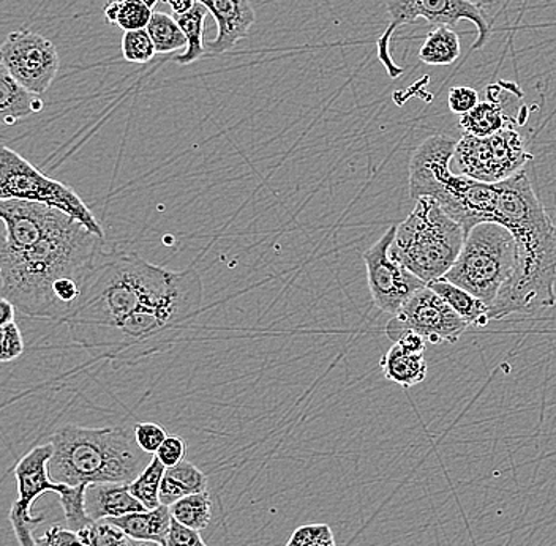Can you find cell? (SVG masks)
Instances as JSON below:
<instances>
[{"label":"cell","instance_id":"1","mask_svg":"<svg viewBox=\"0 0 556 546\" xmlns=\"http://www.w3.org/2000/svg\"><path fill=\"white\" fill-rule=\"evenodd\" d=\"M0 294L27 318L65 325L85 299L104 239L61 211L0 200Z\"/></svg>","mask_w":556,"mask_h":546},{"label":"cell","instance_id":"2","mask_svg":"<svg viewBox=\"0 0 556 546\" xmlns=\"http://www.w3.org/2000/svg\"><path fill=\"white\" fill-rule=\"evenodd\" d=\"M498 186L496 221L506 226L517 243V263L496 301L490 321L514 313H531L556 304V225L539 201L527 173Z\"/></svg>","mask_w":556,"mask_h":546},{"label":"cell","instance_id":"3","mask_svg":"<svg viewBox=\"0 0 556 546\" xmlns=\"http://www.w3.org/2000/svg\"><path fill=\"white\" fill-rule=\"evenodd\" d=\"M179 272L155 266L135 253L104 252L85 299L67 319L73 343L92 353L125 318L176 283Z\"/></svg>","mask_w":556,"mask_h":546},{"label":"cell","instance_id":"4","mask_svg":"<svg viewBox=\"0 0 556 546\" xmlns=\"http://www.w3.org/2000/svg\"><path fill=\"white\" fill-rule=\"evenodd\" d=\"M203 302L201 275L194 269L180 270L168 291L131 313L104 337L90 356L121 368L166 353L200 316Z\"/></svg>","mask_w":556,"mask_h":546},{"label":"cell","instance_id":"5","mask_svg":"<svg viewBox=\"0 0 556 546\" xmlns=\"http://www.w3.org/2000/svg\"><path fill=\"white\" fill-rule=\"evenodd\" d=\"M50 475L68 486L131 483L154 455L124 427L64 426L51 434Z\"/></svg>","mask_w":556,"mask_h":546},{"label":"cell","instance_id":"6","mask_svg":"<svg viewBox=\"0 0 556 546\" xmlns=\"http://www.w3.org/2000/svg\"><path fill=\"white\" fill-rule=\"evenodd\" d=\"M455 139L433 135L416 149L409 160V193L415 201L433 198L468 234L481 223H495L498 187L455 173Z\"/></svg>","mask_w":556,"mask_h":546},{"label":"cell","instance_id":"7","mask_svg":"<svg viewBox=\"0 0 556 546\" xmlns=\"http://www.w3.org/2000/svg\"><path fill=\"white\" fill-rule=\"evenodd\" d=\"M465 229L430 196L419 198L412 214L397 226L391 255L424 283L446 277L462 249Z\"/></svg>","mask_w":556,"mask_h":546},{"label":"cell","instance_id":"8","mask_svg":"<svg viewBox=\"0 0 556 546\" xmlns=\"http://www.w3.org/2000/svg\"><path fill=\"white\" fill-rule=\"evenodd\" d=\"M516 263L513 232L500 223H481L468 232L460 255L444 278L492 307L513 277Z\"/></svg>","mask_w":556,"mask_h":546},{"label":"cell","instance_id":"9","mask_svg":"<svg viewBox=\"0 0 556 546\" xmlns=\"http://www.w3.org/2000/svg\"><path fill=\"white\" fill-rule=\"evenodd\" d=\"M0 200L48 205L81 223L97 238L104 239L102 223L97 220L89 205L72 187L51 179L7 145L0 149Z\"/></svg>","mask_w":556,"mask_h":546},{"label":"cell","instance_id":"10","mask_svg":"<svg viewBox=\"0 0 556 546\" xmlns=\"http://www.w3.org/2000/svg\"><path fill=\"white\" fill-rule=\"evenodd\" d=\"M389 26L377 41L378 59L391 78H399L403 68L395 64L391 54V40L395 30L406 24H415L417 20H426L433 26H451L468 21L478 30L475 50L484 48L489 40V20L481 7L468 0H388Z\"/></svg>","mask_w":556,"mask_h":546},{"label":"cell","instance_id":"11","mask_svg":"<svg viewBox=\"0 0 556 546\" xmlns=\"http://www.w3.org/2000/svg\"><path fill=\"white\" fill-rule=\"evenodd\" d=\"M533 154L517 128H506L492 137L464 135L455 145L452 169L469 179L500 183L520 172Z\"/></svg>","mask_w":556,"mask_h":546},{"label":"cell","instance_id":"12","mask_svg":"<svg viewBox=\"0 0 556 546\" xmlns=\"http://www.w3.org/2000/svg\"><path fill=\"white\" fill-rule=\"evenodd\" d=\"M468 322L457 315L429 287L420 288L386 326V335L397 342L406 332H416L433 344L457 343L468 330Z\"/></svg>","mask_w":556,"mask_h":546},{"label":"cell","instance_id":"13","mask_svg":"<svg viewBox=\"0 0 556 546\" xmlns=\"http://www.w3.org/2000/svg\"><path fill=\"white\" fill-rule=\"evenodd\" d=\"M52 452L54 448L51 443L38 445L17 461V499L10 509V523L21 546H35L34 530L45 521V515H33L35 499L47 492L58 495L67 492L68 485L51 479Z\"/></svg>","mask_w":556,"mask_h":546},{"label":"cell","instance_id":"14","mask_svg":"<svg viewBox=\"0 0 556 546\" xmlns=\"http://www.w3.org/2000/svg\"><path fill=\"white\" fill-rule=\"evenodd\" d=\"M397 226H391L378 242L364 253L368 290L375 307L389 315H397L409 297L427 287L412 270L391 255Z\"/></svg>","mask_w":556,"mask_h":546},{"label":"cell","instance_id":"15","mask_svg":"<svg viewBox=\"0 0 556 546\" xmlns=\"http://www.w3.org/2000/svg\"><path fill=\"white\" fill-rule=\"evenodd\" d=\"M2 67L30 92L41 96L58 76V48L51 40L30 30L12 33L0 47Z\"/></svg>","mask_w":556,"mask_h":546},{"label":"cell","instance_id":"16","mask_svg":"<svg viewBox=\"0 0 556 546\" xmlns=\"http://www.w3.org/2000/svg\"><path fill=\"white\" fill-rule=\"evenodd\" d=\"M486 97L489 100L479 102L471 113L465 114L458 119L465 135L486 138L500 134L506 128H516L525 124V119L507 111V106L520 100L521 93L516 86L510 82L507 86V82L504 81L490 86L486 89Z\"/></svg>","mask_w":556,"mask_h":546},{"label":"cell","instance_id":"17","mask_svg":"<svg viewBox=\"0 0 556 546\" xmlns=\"http://www.w3.org/2000/svg\"><path fill=\"white\" fill-rule=\"evenodd\" d=\"M203 3L215 23L217 37L206 45V55H220L231 51L249 35L256 23L255 9L250 0H198Z\"/></svg>","mask_w":556,"mask_h":546},{"label":"cell","instance_id":"18","mask_svg":"<svg viewBox=\"0 0 556 546\" xmlns=\"http://www.w3.org/2000/svg\"><path fill=\"white\" fill-rule=\"evenodd\" d=\"M87 513L93 521L121 518L125 515L144 512L141 500L131 495L128 483H100L87 486Z\"/></svg>","mask_w":556,"mask_h":546},{"label":"cell","instance_id":"19","mask_svg":"<svg viewBox=\"0 0 556 546\" xmlns=\"http://www.w3.org/2000/svg\"><path fill=\"white\" fill-rule=\"evenodd\" d=\"M103 521L119 528L135 541L166 545L173 517L168 506H160L154 510H144V512L125 515V517L110 518V520Z\"/></svg>","mask_w":556,"mask_h":546},{"label":"cell","instance_id":"20","mask_svg":"<svg viewBox=\"0 0 556 546\" xmlns=\"http://www.w3.org/2000/svg\"><path fill=\"white\" fill-rule=\"evenodd\" d=\"M43 110L40 96L17 82L5 68L0 67V116L5 125H15L24 117Z\"/></svg>","mask_w":556,"mask_h":546},{"label":"cell","instance_id":"21","mask_svg":"<svg viewBox=\"0 0 556 546\" xmlns=\"http://www.w3.org/2000/svg\"><path fill=\"white\" fill-rule=\"evenodd\" d=\"M203 492H207L206 475L193 462L184 460L173 468H166L160 488V503L169 507L182 497Z\"/></svg>","mask_w":556,"mask_h":546},{"label":"cell","instance_id":"22","mask_svg":"<svg viewBox=\"0 0 556 546\" xmlns=\"http://www.w3.org/2000/svg\"><path fill=\"white\" fill-rule=\"evenodd\" d=\"M380 365L384 378L402 388H415L424 382L427 376V361L424 353H408L395 343L382 356Z\"/></svg>","mask_w":556,"mask_h":546},{"label":"cell","instance_id":"23","mask_svg":"<svg viewBox=\"0 0 556 546\" xmlns=\"http://www.w3.org/2000/svg\"><path fill=\"white\" fill-rule=\"evenodd\" d=\"M469 326L485 327L490 322V307L471 292L455 287L446 278L427 284Z\"/></svg>","mask_w":556,"mask_h":546},{"label":"cell","instance_id":"24","mask_svg":"<svg viewBox=\"0 0 556 546\" xmlns=\"http://www.w3.org/2000/svg\"><path fill=\"white\" fill-rule=\"evenodd\" d=\"M460 54V37L454 27L437 26L427 34L419 50V61L430 67H450Z\"/></svg>","mask_w":556,"mask_h":546},{"label":"cell","instance_id":"25","mask_svg":"<svg viewBox=\"0 0 556 546\" xmlns=\"http://www.w3.org/2000/svg\"><path fill=\"white\" fill-rule=\"evenodd\" d=\"M208 10L201 2H194L190 10L184 13H174V20L179 24L182 33L186 34L189 47L182 54L176 55L174 61L179 65H190L200 61L206 55V45H204V24Z\"/></svg>","mask_w":556,"mask_h":546},{"label":"cell","instance_id":"26","mask_svg":"<svg viewBox=\"0 0 556 546\" xmlns=\"http://www.w3.org/2000/svg\"><path fill=\"white\" fill-rule=\"evenodd\" d=\"M154 10L142 0H108L104 16L108 23L117 24L124 33L148 29Z\"/></svg>","mask_w":556,"mask_h":546},{"label":"cell","instance_id":"27","mask_svg":"<svg viewBox=\"0 0 556 546\" xmlns=\"http://www.w3.org/2000/svg\"><path fill=\"white\" fill-rule=\"evenodd\" d=\"M173 520L194 531L206 530L212 518V499L207 492L182 497L169 506Z\"/></svg>","mask_w":556,"mask_h":546},{"label":"cell","instance_id":"28","mask_svg":"<svg viewBox=\"0 0 556 546\" xmlns=\"http://www.w3.org/2000/svg\"><path fill=\"white\" fill-rule=\"evenodd\" d=\"M148 33L151 35L156 54H172L184 48L189 47L186 34L180 29L174 16L166 13L154 12L151 23L148 26Z\"/></svg>","mask_w":556,"mask_h":546},{"label":"cell","instance_id":"29","mask_svg":"<svg viewBox=\"0 0 556 546\" xmlns=\"http://www.w3.org/2000/svg\"><path fill=\"white\" fill-rule=\"evenodd\" d=\"M165 465L155 457L146 466L144 471L134 482L128 483L131 495L141 500L142 506L148 510H154L162 506L160 503V488H162Z\"/></svg>","mask_w":556,"mask_h":546},{"label":"cell","instance_id":"30","mask_svg":"<svg viewBox=\"0 0 556 546\" xmlns=\"http://www.w3.org/2000/svg\"><path fill=\"white\" fill-rule=\"evenodd\" d=\"M86 493L87 486L79 485L68 486L67 492L59 495L68 530L79 532L96 523L87 513Z\"/></svg>","mask_w":556,"mask_h":546},{"label":"cell","instance_id":"31","mask_svg":"<svg viewBox=\"0 0 556 546\" xmlns=\"http://www.w3.org/2000/svg\"><path fill=\"white\" fill-rule=\"evenodd\" d=\"M154 41L148 29L131 30L122 37V55L131 64H149L155 58Z\"/></svg>","mask_w":556,"mask_h":546},{"label":"cell","instance_id":"32","mask_svg":"<svg viewBox=\"0 0 556 546\" xmlns=\"http://www.w3.org/2000/svg\"><path fill=\"white\" fill-rule=\"evenodd\" d=\"M79 532L89 546H131V538L119 528L113 526L106 521H96Z\"/></svg>","mask_w":556,"mask_h":546},{"label":"cell","instance_id":"33","mask_svg":"<svg viewBox=\"0 0 556 546\" xmlns=\"http://www.w3.org/2000/svg\"><path fill=\"white\" fill-rule=\"evenodd\" d=\"M0 360L3 364L16 360L17 357L23 356L26 344H24L23 333L16 322H9V325L0 326Z\"/></svg>","mask_w":556,"mask_h":546},{"label":"cell","instance_id":"34","mask_svg":"<svg viewBox=\"0 0 556 546\" xmlns=\"http://www.w3.org/2000/svg\"><path fill=\"white\" fill-rule=\"evenodd\" d=\"M134 431L139 448L151 455H155L169 436L165 428L154 422L138 423Z\"/></svg>","mask_w":556,"mask_h":546},{"label":"cell","instance_id":"35","mask_svg":"<svg viewBox=\"0 0 556 546\" xmlns=\"http://www.w3.org/2000/svg\"><path fill=\"white\" fill-rule=\"evenodd\" d=\"M35 546H89L81 532L54 524L43 535L35 538Z\"/></svg>","mask_w":556,"mask_h":546},{"label":"cell","instance_id":"36","mask_svg":"<svg viewBox=\"0 0 556 546\" xmlns=\"http://www.w3.org/2000/svg\"><path fill=\"white\" fill-rule=\"evenodd\" d=\"M479 104V92L468 86L451 87L447 93V106L451 113L457 114L458 117L471 113Z\"/></svg>","mask_w":556,"mask_h":546},{"label":"cell","instance_id":"37","mask_svg":"<svg viewBox=\"0 0 556 546\" xmlns=\"http://www.w3.org/2000/svg\"><path fill=\"white\" fill-rule=\"evenodd\" d=\"M333 537L328 524H305L291 534L285 546H315Z\"/></svg>","mask_w":556,"mask_h":546},{"label":"cell","instance_id":"38","mask_svg":"<svg viewBox=\"0 0 556 546\" xmlns=\"http://www.w3.org/2000/svg\"><path fill=\"white\" fill-rule=\"evenodd\" d=\"M187 454L186 441L176 434H169L165 443L156 452L155 457L165 465V468H173L184 461Z\"/></svg>","mask_w":556,"mask_h":546},{"label":"cell","instance_id":"39","mask_svg":"<svg viewBox=\"0 0 556 546\" xmlns=\"http://www.w3.org/2000/svg\"><path fill=\"white\" fill-rule=\"evenodd\" d=\"M165 546H207L201 537L200 531L190 530L184 524L172 521L168 538Z\"/></svg>","mask_w":556,"mask_h":546},{"label":"cell","instance_id":"40","mask_svg":"<svg viewBox=\"0 0 556 546\" xmlns=\"http://www.w3.org/2000/svg\"><path fill=\"white\" fill-rule=\"evenodd\" d=\"M426 342L427 340L424 337H420L419 333L416 332H406L403 333L402 337L395 342L403 350L408 351V353L420 354L426 351Z\"/></svg>","mask_w":556,"mask_h":546},{"label":"cell","instance_id":"41","mask_svg":"<svg viewBox=\"0 0 556 546\" xmlns=\"http://www.w3.org/2000/svg\"><path fill=\"white\" fill-rule=\"evenodd\" d=\"M16 307L7 299H0V326L15 321Z\"/></svg>","mask_w":556,"mask_h":546},{"label":"cell","instance_id":"42","mask_svg":"<svg viewBox=\"0 0 556 546\" xmlns=\"http://www.w3.org/2000/svg\"><path fill=\"white\" fill-rule=\"evenodd\" d=\"M163 2L172 5L174 13H184L187 12V10H190L197 0H163Z\"/></svg>","mask_w":556,"mask_h":546},{"label":"cell","instance_id":"43","mask_svg":"<svg viewBox=\"0 0 556 546\" xmlns=\"http://www.w3.org/2000/svg\"><path fill=\"white\" fill-rule=\"evenodd\" d=\"M468 2L475 3V5L484 9L486 5H495V3L502 2V0H468Z\"/></svg>","mask_w":556,"mask_h":546},{"label":"cell","instance_id":"44","mask_svg":"<svg viewBox=\"0 0 556 546\" xmlns=\"http://www.w3.org/2000/svg\"><path fill=\"white\" fill-rule=\"evenodd\" d=\"M131 546H165V545L155 544V542L135 541V538H131Z\"/></svg>","mask_w":556,"mask_h":546},{"label":"cell","instance_id":"45","mask_svg":"<svg viewBox=\"0 0 556 546\" xmlns=\"http://www.w3.org/2000/svg\"><path fill=\"white\" fill-rule=\"evenodd\" d=\"M315 546H337L336 545V538H328V541L321 542V544L315 545Z\"/></svg>","mask_w":556,"mask_h":546},{"label":"cell","instance_id":"46","mask_svg":"<svg viewBox=\"0 0 556 546\" xmlns=\"http://www.w3.org/2000/svg\"><path fill=\"white\" fill-rule=\"evenodd\" d=\"M142 2H144L146 5L151 7V9L154 10L156 2H159V0H142Z\"/></svg>","mask_w":556,"mask_h":546}]
</instances>
